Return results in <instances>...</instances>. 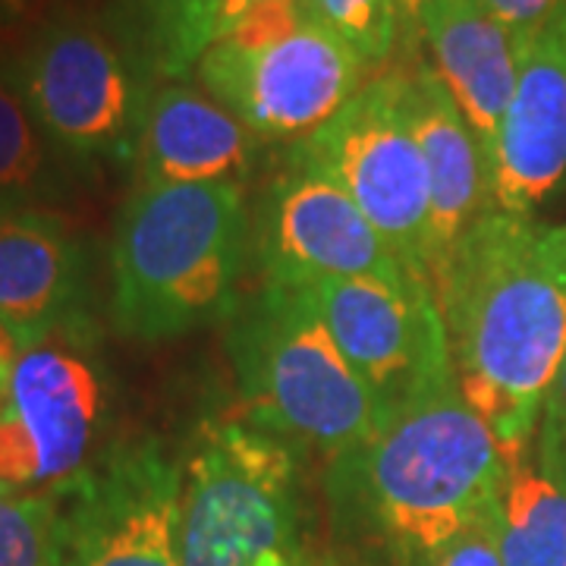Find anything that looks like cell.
Segmentation results:
<instances>
[{
	"instance_id": "28",
	"label": "cell",
	"mask_w": 566,
	"mask_h": 566,
	"mask_svg": "<svg viewBox=\"0 0 566 566\" xmlns=\"http://www.w3.org/2000/svg\"><path fill=\"white\" fill-rule=\"evenodd\" d=\"M22 10H25V0H0V29H7Z\"/></svg>"
},
{
	"instance_id": "3",
	"label": "cell",
	"mask_w": 566,
	"mask_h": 566,
	"mask_svg": "<svg viewBox=\"0 0 566 566\" xmlns=\"http://www.w3.org/2000/svg\"><path fill=\"white\" fill-rule=\"evenodd\" d=\"M255 245L243 182L136 186L111 245V318L161 344L221 322Z\"/></svg>"
},
{
	"instance_id": "7",
	"label": "cell",
	"mask_w": 566,
	"mask_h": 566,
	"mask_svg": "<svg viewBox=\"0 0 566 566\" xmlns=\"http://www.w3.org/2000/svg\"><path fill=\"white\" fill-rule=\"evenodd\" d=\"M44 139L82 161L136 158L151 95L145 70L85 20H51L7 80Z\"/></svg>"
},
{
	"instance_id": "10",
	"label": "cell",
	"mask_w": 566,
	"mask_h": 566,
	"mask_svg": "<svg viewBox=\"0 0 566 566\" xmlns=\"http://www.w3.org/2000/svg\"><path fill=\"white\" fill-rule=\"evenodd\" d=\"M255 230L264 283L371 277L400 293H431L344 189L308 164L286 158V170L264 192Z\"/></svg>"
},
{
	"instance_id": "25",
	"label": "cell",
	"mask_w": 566,
	"mask_h": 566,
	"mask_svg": "<svg viewBox=\"0 0 566 566\" xmlns=\"http://www.w3.org/2000/svg\"><path fill=\"white\" fill-rule=\"evenodd\" d=\"M535 453L545 460H566V356L545 400Z\"/></svg>"
},
{
	"instance_id": "19",
	"label": "cell",
	"mask_w": 566,
	"mask_h": 566,
	"mask_svg": "<svg viewBox=\"0 0 566 566\" xmlns=\"http://www.w3.org/2000/svg\"><path fill=\"white\" fill-rule=\"evenodd\" d=\"M218 3L221 0H142L145 66L167 80L196 70L214 44Z\"/></svg>"
},
{
	"instance_id": "6",
	"label": "cell",
	"mask_w": 566,
	"mask_h": 566,
	"mask_svg": "<svg viewBox=\"0 0 566 566\" xmlns=\"http://www.w3.org/2000/svg\"><path fill=\"white\" fill-rule=\"evenodd\" d=\"M286 158L337 182L400 262L431 286V182L406 111L403 66L365 82L322 129L293 142Z\"/></svg>"
},
{
	"instance_id": "5",
	"label": "cell",
	"mask_w": 566,
	"mask_h": 566,
	"mask_svg": "<svg viewBox=\"0 0 566 566\" xmlns=\"http://www.w3.org/2000/svg\"><path fill=\"white\" fill-rule=\"evenodd\" d=\"M182 566H300L296 447L240 419L205 422L182 463Z\"/></svg>"
},
{
	"instance_id": "1",
	"label": "cell",
	"mask_w": 566,
	"mask_h": 566,
	"mask_svg": "<svg viewBox=\"0 0 566 566\" xmlns=\"http://www.w3.org/2000/svg\"><path fill=\"white\" fill-rule=\"evenodd\" d=\"M431 293L463 400L510 463L526 457L566 356V223L491 208Z\"/></svg>"
},
{
	"instance_id": "23",
	"label": "cell",
	"mask_w": 566,
	"mask_h": 566,
	"mask_svg": "<svg viewBox=\"0 0 566 566\" xmlns=\"http://www.w3.org/2000/svg\"><path fill=\"white\" fill-rule=\"evenodd\" d=\"M434 566H504L501 554V528H497V504L482 513L472 526H465L453 542L441 547L434 557Z\"/></svg>"
},
{
	"instance_id": "4",
	"label": "cell",
	"mask_w": 566,
	"mask_h": 566,
	"mask_svg": "<svg viewBox=\"0 0 566 566\" xmlns=\"http://www.w3.org/2000/svg\"><path fill=\"white\" fill-rule=\"evenodd\" d=\"M227 356L252 422L296 450L337 457L385 419L300 286L262 281L237 300L227 315Z\"/></svg>"
},
{
	"instance_id": "9",
	"label": "cell",
	"mask_w": 566,
	"mask_h": 566,
	"mask_svg": "<svg viewBox=\"0 0 566 566\" xmlns=\"http://www.w3.org/2000/svg\"><path fill=\"white\" fill-rule=\"evenodd\" d=\"M363 61L344 41L305 20L262 48L218 41L196 63V76L259 142H303L322 129L365 82Z\"/></svg>"
},
{
	"instance_id": "27",
	"label": "cell",
	"mask_w": 566,
	"mask_h": 566,
	"mask_svg": "<svg viewBox=\"0 0 566 566\" xmlns=\"http://www.w3.org/2000/svg\"><path fill=\"white\" fill-rule=\"evenodd\" d=\"M434 0H397V10H400V25L406 22V29L416 35V25L422 20V13L431 7Z\"/></svg>"
},
{
	"instance_id": "29",
	"label": "cell",
	"mask_w": 566,
	"mask_h": 566,
	"mask_svg": "<svg viewBox=\"0 0 566 566\" xmlns=\"http://www.w3.org/2000/svg\"><path fill=\"white\" fill-rule=\"evenodd\" d=\"M560 13H564V17H566V0H564V7H560Z\"/></svg>"
},
{
	"instance_id": "11",
	"label": "cell",
	"mask_w": 566,
	"mask_h": 566,
	"mask_svg": "<svg viewBox=\"0 0 566 566\" xmlns=\"http://www.w3.org/2000/svg\"><path fill=\"white\" fill-rule=\"evenodd\" d=\"M182 463L158 438L117 444L63 497L66 566H182Z\"/></svg>"
},
{
	"instance_id": "20",
	"label": "cell",
	"mask_w": 566,
	"mask_h": 566,
	"mask_svg": "<svg viewBox=\"0 0 566 566\" xmlns=\"http://www.w3.org/2000/svg\"><path fill=\"white\" fill-rule=\"evenodd\" d=\"M0 566H66L61 494L0 485Z\"/></svg>"
},
{
	"instance_id": "13",
	"label": "cell",
	"mask_w": 566,
	"mask_h": 566,
	"mask_svg": "<svg viewBox=\"0 0 566 566\" xmlns=\"http://www.w3.org/2000/svg\"><path fill=\"white\" fill-rule=\"evenodd\" d=\"M494 208L532 218L566 186V17L526 41L491 155Z\"/></svg>"
},
{
	"instance_id": "21",
	"label": "cell",
	"mask_w": 566,
	"mask_h": 566,
	"mask_svg": "<svg viewBox=\"0 0 566 566\" xmlns=\"http://www.w3.org/2000/svg\"><path fill=\"white\" fill-rule=\"evenodd\" d=\"M48 186V139L17 88L0 80V205H29Z\"/></svg>"
},
{
	"instance_id": "8",
	"label": "cell",
	"mask_w": 566,
	"mask_h": 566,
	"mask_svg": "<svg viewBox=\"0 0 566 566\" xmlns=\"http://www.w3.org/2000/svg\"><path fill=\"white\" fill-rule=\"evenodd\" d=\"M88 322L22 346L0 403V485L63 494L95 465L104 378Z\"/></svg>"
},
{
	"instance_id": "26",
	"label": "cell",
	"mask_w": 566,
	"mask_h": 566,
	"mask_svg": "<svg viewBox=\"0 0 566 566\" xmlns=\"http://www.w3.org/2000/svg\"><path fill=\"white\" fill-rule=\"evenodd\" d=\"M264 3H274V0H221L214 13V44L227 39L255 7H264Z\"/></svg>"
},
{
	"instance_id": "14",
	"label": "cell",
	"mask_w": 566,
	"mask_h": 566,
	"mask_svg": "<svg viewBox=\"0 0 566 566\" xmlns=\"http://www.w3.org/2000/svg\"><path fill=\"white\" fill-rule=\"evenodd\" d=\"M85 255L70 227L35 205H0V327L22 346L85 322Z\"/></svg>"
},
{
	"instance_id": "16",
	"label": "cell",
	"mask_w": 566,
	"mask_h": 566,
	"mask_svg": "<svg viewBox=\"0 0 566 566\" xmlns=\"http://www.w3.org/2000/svg\"><path fill=\"white\" fill-rule=\"evenodd\" d=\"M416 35L428 44L431 70L441 76L491 161L528 39L494 20L479 0H434Z\"/></svg>"
},
{
	"instance_id": "17",
	"label": "cell",
	"mask_w": 566,
	"mask_h": 566,
	"mask_svg": "<svg viewBox=\"0 0 566 566\" xmlns=\"http://www.w3.org/2000/svg\"><path fill=\"white\" fill-rule=\"evenodd\" d=\"M259 139L208 92L164 85L151 95L142 126L139 186L245 182Z\"/></svg>"
},
{
	"instance_id": "22",
	"label": "cell",
	"mask_w": 566,
	"mask_h": 566,
	"mask_svg": "<svg viewBox=\"0 0 566 566\" xmlns=\"http://www.w3.org/2000/svg\"><path fill=\"white\" fill-rule=\"evenodd\" d=\"M303 10L324 32L344 41L365 70L381 66L394 54L400 32L397 0H303Z\"/></svg>"
},
{
	"instance_id": "18",
	"label": "cell",
	"mask_w": 566,
	"mask_h": 566,
	"mask_svg": "<svg viewBox=\"0 0 566 566\" xmlns=\"http://www.w3.org/2000/svg\"><path fill=\"white\" fill-rule=\"evenodd\" d=\"M497 528L504 566H566V460L528 450L506 465Z\"/></svg>"
},
{
	"instance_id": "12",
	"label": "cell",
	"mask_w": 566,
	"mask_h": 566,
	"mask_svg": "<svg viewBox=\"0 0 566 566\" xmlns=\"http://www.w3.org/2000/svg\"><path fill=\"white\" fill-rule=\"evenodd\" d=\"M381 409H394L450 363L434 293H400L371 277L300 286Z\"/></svg>"
},
{
	"instance_id": "15",
	"label": "cell",
	"mask_w": 566,
	"mask_h": 566,
	"mask_svg": "<svg viewBox=\"0 0 566 566\" xmlns=\"http://www.w3.org/2000/svg\"><path fill=\"white\" fill-rule=\"evenodd\" d=\"M406 111L422 148L431 182V227H434V274L465 233L494 208L491 161L479 136L447 92L441 76L412 63L403 66Z\"/></svg>"
},
{
	"instance_id": "2",
	"label": "cell",
	"mask_w": 566,
	"mask_h": 566,
	"mask_svg": "<svg viewBox=\"0 0 566 566\" xmlns=\"http://www.w3.org/2000/svg\"><path fill=\"white\" fill-rule=\"evenodd\" d=\"M506 465L447 363L387 409L365 441L331 457L327 491L403 554L434 557L497 504Z\"/></svg>"
},
{
	"instance_id": "24",
	"label": "cell",
	"mask_w": 566,
	"mask_h": 566,
	"mask_svg": "<svg viewBox=\"0 0 566 566\" xmlns=\"http://www.w3.org/2000/svg\"><path fill=\"white\" fill-rule=\"evenodd\" d=\"M479 3L494 20L504 22L506 29H513L516 35H526V39L542 32L564 7V0H479Z\"/></svg>"
}]
</instances>
